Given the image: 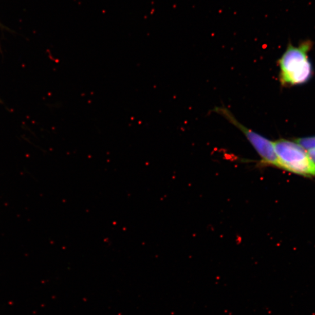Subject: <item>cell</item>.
Segmentation results:
<instances>
[{
    "mask_svg": "<svg viewBox=\"0 0 315 315\" xmlns=\"http://www.w3.org/2000/svg\"><path fill=\"white\" fill-rule=\"evenodd\" d=\"M312 43L309 40L293 46L291 43L279 60L280 79L284 86L304 84L312 75V67L309 62L308 52Z\"/></svg>",
    "mask_w": 315,
    "mask_h": 315,
    "instance_id": "1",
    "label": "cell"
},
{
    "mask_svg": "<svg viewBox=\"0 0 315 315\" xmlns=\"http://www.w3.org/2000/svg\"><path fill=\"white\" fill-rule=\"evenodd\" d=\"M280 168L303 176H315V165L306 151L294 141L280 139L274 142Z\"/></svg>",
    "mask_w": 315,
    "mask_h": 315,
    "instance_id": "2",
    "label": "cell"
},
{
    "mask_svg": "<svg viewBox=\"0 0 315 315\" xmlns=\"http://www.w3.org/2000/svg\"><path fill=\"white\" fill-rule=\"evenodd\" d=\"M216 111L219 114L223 115L224 117L229 120V122L235 125L237 128H238L244 134V135L247 138L250 143L252 145L258 154L260 155L262 159V163H265L267 165L280 168L279 159L274 149V142L271 141L265 137L260 135V134L250 130V128L244 126L227 109L224 108V107L223 108L218 107Z\"/></svg>",
    "mask_w": 315,
    "mask_h": 315,
    "instance_id": "3",
    "label": "cell"
},
{
    "mask_svg": "<svg viewBox=\"0 0 315 315\" xmlns=\"http://www.w3.org/2000/svg\"><path fill=\"white\" fill-rule=\"evenodd\" d=\"M295 142L307 152L315 149V137L300 138L296 139Z\"/></svg>",
    "mask_w": 315,
    "mask_h": 315,
    "instance_id": "4",
    "label": "cell"
},
{
    "mask_svg": "<svg viewBox=\"0 0 315 315\" xmlns=\"http://www.w3.org/2000/svg\"><path fill=\"white\" fill-rule=\"evenodd\" d=\"M309 158L315 165V149L307 152Z\"/></svg>",
    "mask_w": 315,
    "mask_h": 315,
    "instance_id": "5",
    "label": "cell"
}]
</instances>
